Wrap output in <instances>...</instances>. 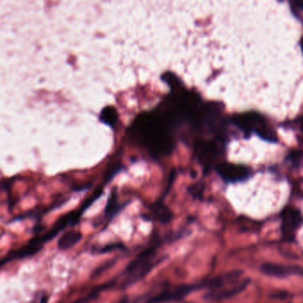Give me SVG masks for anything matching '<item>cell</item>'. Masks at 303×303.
I'll return each mask as SVG.
<instances>
[{
	"instance_id": "1",
	"label": "cell",
	"mask_w": 303,
	"mask_h": 303,
	"mask_svg": "<svg viewBox=\"0 0 303 303\" xmlns=\"http://www.w3.org/2000/svg\"><path fill=\"white\" fill-rule=\"evenodd\" d=\"M175 129L157 111L144 112L129 130L130 137L154 158L168 156L175 148Z\"/></svg>"
},
{
	"instance_id": "2",
	"label": "cell",
	"mask_w": 303,
	"mask_h": 303,
	"mask_svg": "<svg viewBox=\"0 0 303 303\" xmlns=\"http://www.w3.org/2000/svg\"><path fill=\"white\" fill-rule=\"evenodd\" d=\"M250 279L241 271H233L215 277L209 284L210 296L216 300L234 296L248 287Z\"/></svg>"
},
{
	"instance_id": "3",
	"label": "cell",
	"mask_w": 303,
	"mask_h": 303,
	"mask_svg": "<svg viewBox=\"0 0 303 303\" xmlns=\"http://www.w3.org/2000/svg\"><path fill=\"white\" fill-rule=\"evenodd\" d=\"M235 126L244 132L246 137H249L252 133L269 142L275 143L277 141L276 134L269 127L264 115L257 112H246L236 114L232 119Z\"/></svg>"
},
{
	"instance_id": "4",
	"label": "cell",
	"mask_w": 303,
	"mask_h": 303,
	"mask_svg": "<svg viewBox=\"0 0 303 303\" xmlns=\"http://www.w3.org/2000/svg\"><path fill=\"white\" fill-rule=\"evenodd\" d=\"M226 139L215 137L214 139H197L194 142V156L201 165L204 172H209L218 165V160L225 153Z\"/></svg>"
},
{
	"instance_id": "5",
	"label": "cell",
	"mask_w": 303,
	"mask_h": 303,
	"mask_svg": "<svg viewBox=\"0 0 303 303\" xmlns=\"http://www.w3.org/2000/svg\"><path fill=\"white\" fill-rule=\"evenodd\" d=\"M219 176L226 183L243 182L251 176V170L244 165L230 163H220L215 167Z\"/></svg>"
},
{
	"instance_id": "6",
	"label": "cell",
	"mask_w": 303,
	"mask_h": 303,
	"mask_svg": "<svg viewBox=\"0 0 303 303\" xmlns=\"http://www.w3.org/2000/svg\"><path fill=\"white\" fill-rule=\"evenodd\" d=\"M282 235L285 240L292 241L295 238L297 229L302 222V216L299 210L286 208L282 212Z\"/></svg>"
},
{
	"instance_id": "7",
	"label": "cell",
	"mask_w": 303,
	"mask_h": 303,
	"mask_svg": "<svg viewBox=\"0 0 303 303\" xmlns=\"http://www.w3.org/2000/svg\"><path fill=\"white\" fill-rule=\"evenodd\" d=\"M155 248L151 247L142 252L134 261H131L127 268L129 274L131 277H142L150 271L153 267V262L155 257Z\"/></svg>"
},
{
	"instance_id": "8",
	"label": "cell",
	"mask_w": 303,
	"mask_h": 303,
	"mask_svg": "<svg viewBox=\"0 0 303 303\" xmlns=\"http://www.w3.org/2000/svg\"><path fill=\"white\" fill-rule=\"evenodd\" d=\"M261 271L266 276L277 278H285L291 276H303V268L298 265H283L267 262L261 265Z\"/></svg>"
},
{
	"instance_id": "9",
	"label": "cell",
	"mask_w": 303,
	"mask_h": 303,
	"mask_svg": "<svg viewBox=\"0 0 303 303\" xmlns=\"http://www.w3.org/2000/svg\"><path fill=\"white\" fill-rule=\"evenodd\" d=\"M145 218L166 224L172 220L173 213L163 201L158 200L151 206L149 212L145 216Z\"/></svg>"
},
{
	"instance_id": "10",
	"label": "cell",
	"mask_w": 303,
	"mask_h": 303,
	"mask_svg": "<svg viewBox=\"0 0 303 303\" xmlns=\"http://www.w3.org/2000/svg\"><path fill=\"white\" fill-rule=\"evenodd\" d=\"M82 234L77 231H69L64 234L58 240V248L60 250H67L73 248L81 240Z\"/></svg>"
},
{
	"instance_id": "11",
	"label": "cell",
	"mask_w": 303,
	"mask_h": 303,
	"mask_svg": "<svg viewBox=\"0 0 303 303\" xmlns=\"http://www.w3.org/2000/svg\"><path fill=\"white\" fill-rule=\"evenodd\" d=\"M119 120V114H118L117 109L112 107L108 106L101 110L99 114V121L107 125L108 127L114 128Z\"/></svg>"
},
{
	"instance_id": "12",
	"label": "cell",
	"mask_w": 303,
	"mask_h": 303,
	"mask_svg": "<svg viewBox=\"0 0 303 303\" xmlns=\"http://www.w3.org/2000/svg\"><path fill=\"white\" fill-rule=\"evenodd\" d=\"M122 208H123V205L119 204L116 190H113L111 195L108 199V204L106 206L105 215H106V216H108V218L111 219L121 210Z\"/></svg>"
},
{
	"instance_id": "13",
	"label": "cell",
	"mask_w": 303,
	"mask_h": 303,
	"mask_svg": "<svg viewBox=\"0 0 303 303\" xmlns=\"http://www.w3.org/2000/svg\"><path fill=\"white\" fill-rule=\"evenodd\" d=\"M205 190V185L203 183L199 182L190 186L188 192L194 199H201L203 192Z\"/></svg>"
},
{
	"instance_id": "14",
	"label": "cell",
	"mask_w": 303,
	"mask_h": 303,
	"mask_svg": "<svg viewBox=\"0 0 303 303\" xmlns=\"http://www.w3.org/2000/svg\"><path fill=\"white\" fill-rule=\"evenodd\" d=\"M1 264H2V262H1V261H0V265H1Z\"/></svg>"
}]
</instances>
